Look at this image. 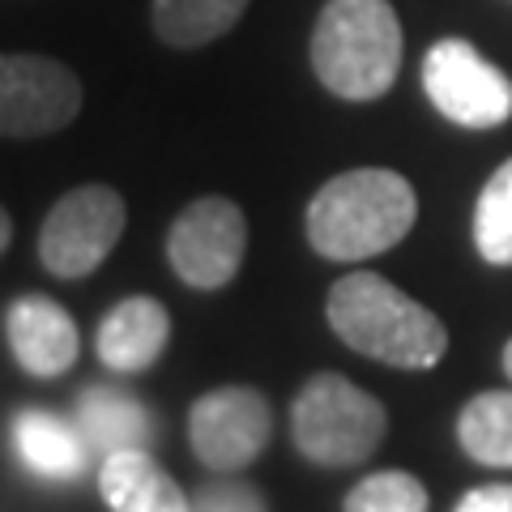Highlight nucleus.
I'll return each instance as SVG.
<instances>
[{"label":"nucleus","mask_w":512,"mask_h":512,"mask_svg":"<svg viewBox=\"0 0 512 512\" xmlns=\"http://www.w3.org/2000/svg\"><path fill=\"white\" fill-rule=\"evenodd\" d=\"M312 69L346 103H372L402 69V22L389 0H329L312 30Z\"/></svg>","instance_id":"7ed1b4c3"},{"label":"nucleus","mask_w":512,"mask_h":512,"mask_svg":"<svg viewBox=\"0 0 512 512\" xmlns=\"http://www.w3.org/2000/svg\"><path fill=\"white\" fill-rule=\"evenodd\" d=\"M423 90L444 120L500 128L512 116V82L466 39H440L423 56Z\"/></svg>","instance_id":"423d86ee"},{"label":"nucleus","mask_w":512,"mask_h":512,"mask_svg":"<svg viewBox=\"0 0 512 512\" xmlns=\"http://www.w3.org/2000/svg\"><path fill=\"white\" fill-rule=\"evenodd\" d=\"M154 414L137 402L133 393L111 389V384H94L77 397V427L90 444V453H128V448H146L154 431Z\"/></svg>","instance_id":"4468645a"},{"label":"nucleus","mask_w":512,"mask_h":512,"mask_svg":"<svg viewBox=\"0 0 512 512\" xmlns=\"http://www.w3.org/2000/svg\"><path fill=\"white\" fill-rule=\"evenodd\" d=\"M325 316L350 350L376 363L402 367V372H427L448 350L444 320L423 308L419 299H410L402 286L367 274V269L333 282Z\"/></svg>","instance_id":"f257e3e1"},{"label":"nucleus","mask_w":512,"mask_h":512,"mask_svg":"<svg viewBox=\"0 0 512 512\" xmlns=\"http://www.w3.org/2000/svg\"><path fill=\"white\" fill-rule=\"evenodd\" d=\"M474 244L491 265H512V158L491 175L474 205Z\"/></svg>","instance_id":"f3484780"},{"label":"nucleus","mask_w":512,"mask_h":512,"mask_svg":"<svg viewBox=\"0 0 512 512\" xmlns=\"http://www.w3.org/2000/svg\"><path fill=\"white\" fill-rule=\"evenodd\" d=\"M248 252V218L227 197H201L171 222L167 231V261L175 278L197 286V291H218L227 286Z\"/></svg>","instance_id":"0eeeda50"},{"label":"nucleus","mask_w":512,"mask_h":512,"mask_svg":"<svg viewBox=\"0 0 512 512\" xmlns=\"http://www.w3.org/2000/svg\"><path fill=\"white\" fill-rule=\"evenodd\" d=\"M342 512H427V487L406 470H380L346 495Z\"/></svg>","instance_id":"a211bd4d"},{"label":"nucleus","mask_w":512,"mask_h":512,"mask_svg":"<svg viewBox=\"0 0 512 512\" xmlns=\"http://www.w3.org/2000/svg\"><path fill=\"white\" fill-rule=\"evenodd\" d=\"M99 491L111 512H188V495L146 448L103 457Z\"/></svg>","instance_id":"ddd939ff"},{"label":"nucleus","mask_w":512,"mask_h":512,"mask_svg":"<svg viewBox=\"0 0 512 512\" xmlns=\"http://www.w3.org/2000/svg\"><path fill=\"white\" fill-rule=\"evenodd\" d=\"M188 512H269L261 491L252 483H235V478H218V483L197 487L188 500Z\"/></svg>","instance_id":"6ab92c4d"},{"label":"nucleus","mask_w":512,"mask_h":512,"mask_svg":"<svg viewBox=\"0 0 512 512\" xmlns=\"http://www.w3.org/2000/svg\"><path fill=\"white\" fill-rule=\"evenodd\" d=\"M82 111V82L52 56H0V137H52Z\"/></svg>","instance_id":"6e6552de"},{"label":"nucleus","mask_w":512,"mask_h":512,"mask_svg":"<svg viewBox=\"0 0 512 512\" xmlns=\"http://www.w3.org/2000/svg\"><path fill=\"white\" fill-rule=\"evenodd\" d=\"M453 512H512V483L474 487L470 495H461V504Z\"/></svg>","instance_id":"aec40b11"},{"label":"nucleus","mask_w":512,"mask_h":512,"mask_svg":"<svg viewBox=\"0 0 512 512\" xmlns=\"http://www.w3.org/2000/svg\"><path fill=\"white\" fill-rule=\"evenodd\" d=\"M13 448L26 461V470H35L39 478H52V483L82 478L90 461V444L82 436V427L60 419L52 410H22L13 419Z\"/></svg>","instance_id":"f8f14e48"},{"label":"nucleus","mask_w":512,"mask_h":512,"mask_svg":"<svg viewBox=\"0 0 512 512\" xmlns=\"http://www.w3.org/2000/svg\"><path fill=\"white\" fill-rule=\"evenodd\" d=\"M384 431H389L384 406L338 372L312 376L291 406L295 448L316 466H359L380 448Z\"/></svg>","instance_id":"20e7f679"},{"label":"nucleus","mask_w":512,"mask_h":512,"mask_svg":"<svg viewBox=\"0 0 512 512\" xmlns=\"http://www.w3.org/2000/svg\"><path fill=\"white\" fill-rule=\"evenodd\" d=\"M504 372H508V380H512V342L504 346Z\"/></svg>","instance_id":"4be33fe9"},{"label":"nucleus","mask_w":512,"mask_h":512,"mask_svg":"<svg viewBox=\"0 0 512 512\" xmlns=\"http://www.w3.org/2000/svg\"><path fill=\"white\" fill-rule=\"evenodd\" d=\"M419 197L406 175L359 167L333 175L308 205V244L325 261H367L410 235Z\"/></svg>","instance_id":"f03ea898"},{"label":"nucleus","mask_w":512,"mask_h":512,"mask_svg":"<svg viewBox=\"0 0 512 512\" xmlns=\"http://www.w3.org/2000/svg\"><path fill=\"white\" fill-rule=\"evenodd\" d=\"M248 0H154V35L167 47H205L244 18Z\"/></svg>","instance_id":"2eb2a0df"},{"label":"nucleus","mask_w":512,"mask_h":512,"mask_svg":"<svg viewBox=\"0 0 512 512\" xmlns=\"http://www.w3.org/2000/svg\"><path fill=\"white\" fill-rule=\"evenodd\" d=\"M269 431H274L269 402L244 384H222V389L197 397V406L188 414L192 453L214 474L248 470L265 453Z\"/></svg>","instance_id":"1a4fd4ad"},{"label":"nucleus","mask_w":512,"mask_h":512,"mask_svg":"<svg viewBox=\"0 0 512 512\" xmlns=\"http://www.w3.org/2000/svg\"><path fill=\"white\" fill-rule=\"evenodd\" d=\"M167 338H171L167 308L150 295H133V299H120L116 308L103 316L94 350H99L103 367H111V372L137 376L163 359Z\"/></svg>","instance_id":"9b49d317"},{"label":"nucleus","mask_w":512,"mask_h":512,"mask_svg":"<svg viewBox=\"0 0 512 512\" xmlns=\"http://www.w3.org/2000/svg\"><path fill=\"white\" fill-rule=\"evenodd\" d=\"M124 197L107 184H82L47 210L39 231V261L56 278L94 274L124 235Z\"/></svg>","instance_id":"39448f33"},{"label":"nucleus","mask_w":512,"mask_h":512,"mask_svg":"<svg viewBox=\"0 0 512 512\" xmlns=\"http://www.w3.org/2000/svg\"><path fill=\"white\" fill-rule=\"evenodd\" d=\"M9 239H13V222H9V214H5V205H0V252L9 248Z\"/></svg>","instance_id":"412c9836"},{"label":"nucleus","mask_w":512,"mask_h":512,"mask_svg":"<svg viewBox=\"0 0 512 512\" xmlns=\"http://www.w3.org/2000/svg\"><path fill=\"white\" fill-rule=\"evenodd\" d=\"M457 440L478 466H512V393H478L461 410Z\"/></svg>","instance_id":"dca6fc26"},{"label":"nucleus","mask_w":512,"mask_h":512,"mask_svg":"<svg viewBox=\"0 0 512 512\" xmlns=\"http://www.w3.org/2000/svg\"><path fill=\"white\" fill-rule=\"evenodd\" d=\"M9 350L26 376L52 380L77 363L82 333L73 316L47 295H22L9 308Z\"/></svg>","instance_id":"9d476101"}]
</instances>
